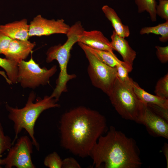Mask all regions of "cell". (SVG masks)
Returning a JSON list of instances; mask_svg holds the SVG:
<instances>
[{
	"label": "cell",
	"instance_id": "ac0fdd59",
	"mask_svg": "<svg viewBox=\"0 0 168 168\" xmlns=\"http://www.w3.org/2000/svg\"><path fill=\"white\" fill-rule=\"evenodd\" d=\"M140 33L142 35L149 34L160 35L159 40L162 42H166L168 40V20L155 26L143 27Z\"/></svg>",
	"mask_w": 168,
	"mask_h": 168
},
{
	"label": "cell",
	"instance_id": "d6a6232c",
	"mask_svg": "<svg viewBox=\"0 0 168 168\" xmlns=\"http://www.w3.org/2000/svg\"><path fill=\"white\" fill-rule=\"evenodd\" d=\"M0 104H1V103H0Z\"/></svg>",
	"mask_w": 168,
	"mask_h": 168
},
{
	"label": "cell",
	"instance_id": "d4e9b609",
	"mask_svg": "<svg viewBox=\"0 0 168 168\" xmlns=\"http://www.w3.org/2000/svg\"><path fill=\"white\" fill-rule=\"evenodd\" d=\"M156 12L162 19L168 20V0L159 1L156 7Z\"/></svg>",
	"mask_w": 168,
	"mask_h": 168
},
{
	"label": "cell",
	"instance_id": "30bf717a",
	"mask_svg": "<svg viewBox=\"0 0 168 168\" xmlns=\"http://www.w3.org/2000/svg\"><path fill=\"white\" fill-rule=\"evenodd\" d=\"M140 124L145 126L149 133L155 137L168 138V122L143 104Z\"/></svg>",
	"mask_w": 168,
	"mask_h": 168
},
{
	"label": "cell",
	"instance_id": "9a60e30c",
	"mask_svg": "<svg viewBox=\"0 0 168 168\" xmlns=\"http://www.w3.org/2000/svg\"><path fill=\"white\" fill-rule=\"evenodd\" d=\"M102 10L105 17L111 22L114 31L119 36L125 38L130 34L128 26L124 25L115 11L107 5L102 7Z\"/></svg>",
	"mask_w": 168,
	"mask_h": 168
},
{
	"label": "cell",
	"instance_id": "3957f363",
	"mask_svg": "<svg viewBox=\"0 0 168 168\" xmlns=\"http://www.w3.org/2000/svg\"><path fill=\"white\" fill-rule=\"evenodd\" d=\"M36 94L31 92L25 106L21 108L13 107L6 103L5 107L8 112V119L14 123L15 138L12 145L18 138V135L21 130L25 129L31 138L33 145L38 151L40 146L35 137L34 127L36 121L40 114L47 109L59 107L60 105L50 96H46L43 98L38 97L34 102Z\"/></svg>",
	"mask_w": 168,
	"mask_h": 168
},
{
	"label": "cell",
	"instance_id": "e0dca14e",
	"mask_svg": "<svg viewBox=\"0 0 168 168\" xmlns=\"http://www.w3.org/2000/svg\"><path fill=\"white\" fill-rule=\"evenodd\" d=\"M78 43L81 49L84 48L88 50L100 61L111 67H115L120 61L113 52L97 49L82 43Z\"/></svg>",
	"mask_w": 168,
	"mask_h": 168
},
{
	"label": "cell",
	"instance_id": "7402d4cb",
	"mask_svg": "<svg viewBox=\"0 0 168 168\" xmlns=\"http://www.w3.org/2000/svg\"><path fill=\"white\" fill-rule=\"evenodd\" d=\"M115 67L117 70V77L121 82H127L131 80L128 76V73L132 71V68L121 60Z\"/></svg>",
	"mask_w": 168,
	"mask_h": 168
},
{
	"label": "cell",
	"instance_id": "d6986e66",
	"mask_svg": "<svg viewBox=\"0 0 168 168\" xmlns=\"http://www.w3.org/2000/svg\"><path fill=\"white\" fill-rule=\"evenodd\" d=\"M18 64L13 60L0 58V67L5 70L8 79L12 84L17 83Z\"/></svg>",
	"mask_w": 168,
	"mask_h": 168
},
{
	"label": "cell",
	"instance_id": "8fae6325",
	"mask_svg": "<svg viewBox=\"0 0 168 168\" xmlns=\"http://www.w3.org/2000/svg\"><path fill=\"white\" fill-rule=\"evenodd\" d=\"M35 45V42H31L28 40L12 39L3 55L6 58L18 63L28 57Z\"/></svg>",
	"mask_w": 168,
	"mask_h": 168
},
{
	"label": "cell",
	"instance_id": "7a4b0ae2",
	"mask_svg": "<svg viewBox=\"0 0 168 168\" xmlns=\"http://www.w3.org/2000/svg\"><path fill=\"white\" fill-rule=\"evenodd\" d=\"M90 156L96 168H139L142 164L135 140L113 126L99 137Z\"/></svg>",
	"mask_w": 168,
	"mask_h": 168
},
{
	"label": "cell",
	"instance_id": "44dd1931",
	"mask_svg": "<svg viewBox=\"0 0 168 168\" xmlns=\"http://www.w3.org/2000/svg\"><path fill=\"white\" fill-rule=\"evenodd\" d=\"M154 93L160 97L168 99V73L160 78L155 86Z\"/></svg>",
	"mask_w": 168,
	"mask_h": 168
},
{
	"label": "cell",
	"instance_id": "277c9868",
	"mask_svg": "<svg viewBox=\"0 0 168 168\" xmlns=\"http://www.w3.org/2000/svg\"><path fill=\"white\" fill-rule=\"evenodd\" d=\"M133 80L122 82L117 77L114 84L107 95L111 104L124 119L140 124L143 103L135 94Z\"/></svg>",
	"mask_w": 168,
	"mask_h": 168
},
{
	"label": "cell",
	"instance_id": "7c38bea8",
	"mask_svg": "<svg viewBox=\"0 0 168 168\" xmlns=\"http://www.w3.org/2000/svg\"><path fill=\"white\" fill-rule=\"evenodd\" d=\"M78 43L100 50L113 52L110 42L103 33L98 30H84L79 38Z\"/></svg>",
	"mask_w": 168,
	"mask_h": 168
},
{
	"label": "cell",
	"instance_id": "8992f818",
	"mask_svg": "<svg viewBox=\"0 0 168 168\" xmlns=\"http://www.w3.org/2000/svg\"><path fill=\"white\" fill-rule=\"evenodd\" d=\"M17 83L23 88L34 89L49 83L50 78L57 71L54 65L48 69L41 68L31 57L28 61L22 60L18 64Z\"/></svg>",
	"mask_w": 168,
	"mask_h": 168
},
{
	"label": "cell",
	"instance_id": "4316f807",
	"mask_svg": "<svg viewBox=\"0 0 168 168\" xmlns=\"http://www.w3.org/2000/svg\"><path fill=\"white\" fill-rule=\"evenodd\" d=\"M147 105L156 114L168 122V109L154 105L147 104Z\"/></svg>",
	"mask_w": 168,
	"mask_h": 168
},
{
	"label": "cell",
	"instance_id": "ffe728a7",
	"mask_svg": "<svg viewBox=\"0 0 168 168\" xmlns=\"http://www.w3.org/2000/svg\"><path fill=\"white\" fill-rule=\"evenodd\" d=\"M139 13L146 11L150 16L152 21H156L157 15L156 7L157 5L156 0H135Z\"/></svg>",
	"mask_w": 168,
	"mask_h": 168
},
{
	"label": "cell",
	"instance_id": "4dcf8cb0",
	"mask_svg": "<svg viewBox=\"0 0 168 168\" xmlns=\"http://www.w3.org/2000/svg\"><path fill=\"white\" fill-rule=\"evenodd\" d=\"M0 74H1L4 77L6 76V75L4 72L0 71Z\"/></svg>",
	"mask_w": 168,
	"mask_h": 168
},
{
	"label": "cell",
	"instance_id": "5b68a950",
	"mask_svg": "<svg viewBox=\"0 0 168 168\" xmlns=\"http://www.w3.org/2000/svg\"><path fill=\"white\" fill-rule=\"evenodd\" d=\"M67 39L63 44H59L50 47L46 53V62L50 63L57 60L59 64L60 71L56 82V86L50 96L57 102L62 94L68 91V82L76 77L75 74H69L67 72L68 64L69 60L70 51L74 44L78 42L79 34L77 31L71 30L66 34Z\"/></svg>",
	"mask_w": 168,
	"mask_h": 168
},
{
	"label": "cell",
	"instance_id": "f1b7e54d",
	"mask_svg": "<svg viewBox=\"0 0 168 168\" xmlns=\"http://www.w3.org/2000/svg\"><path fill=\"white\" fill-rule=\"evenodd\" d=\"M81 167V166L78 162L73 158H67L62 160V168H80Z\"/></svg>",
	"mask_w": 168,
	"mask_h": 168
},
{
	"label": "cell",
	"instance_id": "ba28073f",
	"mask_svg": "<svg viewBox=\"0 0 168 168\" xmlns=\"http://www.w3.org/2000/svg\"><path fill=\"white\" fill-rule=\"evenodd\" d=\"M16 141L9 150L6 157L2 159V166H4L6 168H35L31 158L33 145L32 140L27 136H23Z\"/></svg>",
	"mask_w": 168,
	"mask_h": 168
},
{
	"label": "cell",
	"instance_id": "2e32d148",
	"mask_svg": "<svg viewBox=\"0 0 168 168\" xmlns=\"http://www.w3.org/2000/svg\"><path fill=\"white\" fill-rule=\"evenodd\" d=\"M133 86L135 94L142 103L154 105L168 109V99L148 93L142 88L137 82L133 81Z\"/></svg>",
	"mask_w": 168,
	"mask_h": 168
},
{
	"label": "cell",
	"instance_id": "4fadbf2b",
	"mask_svg": "<svg viewBox=\"0 0 168 168\" xmlns=\"http://www.w3.org/2000/svg\"><path fill=\"white\" fill-rule=\"evenodd\" d=\"M29 26L26 19L0 24V32L11 39L28 40Z\"/></svg>",
	"mask_w": 168,
	"mask_h": 168
},
{
	"label": "cell",
	"instance_id": "1f68e13d",
	"mask_svg": "<svg viewBox=\"0 0 168 168\" xmlns=\"http://www.w3.org/2000/svg\"><path fill=\"white\" fill-rule=\"evenodd\" d=\"M159 0V1H160V0Z\"/></svg>",
	"mask_w": 168,
	"mask_h": 168
},
{
	"label": "cell",
	"instance_id": "9c48e42d",
	"mask_svg": "<svg viewBox=\"0 0 168 168\" xmlns=\"http://www.w3.org/2000/svg\"><path fill=\"white\" fill-rule=\"evenodd\" d=\"M29 37L49 35L54 34L66 35L70 26L62 19L49 20L38 15L30 21Z\"/></svg>",
	"mask_w": 168,
	"mask_h": 168
},
{
	"label": "cell",
	"instance_id": "cb8c5ba5",
	"mask_svg": "<svg viewBox=\"0 0 168 168\" xmlns=\"http://www.w3.org/2000/svg\"><path fill=\"white\" fill-rule=\"evenodd\" d=\"M44 164L45 166L49 168H61L62 160L57 153L54 152L45 157Z\"/></svg>",
	"mask_w": 168,
	"mask_h": 168
},
{
	"label": "cell",
	"instance_id": "484cf974",
	"mask_svg": "<svg viewBox=\"0 0 168 168\" xmlns=\"http://www.w3.org/2000/svg\"><path fill=\"white\" fill-rule=\"evenodd\" d=\"M156 49V54L160 61L162 63H167L168 61V46L161 47L155 46Z\"/></svg>",
	"mask_w": 168,
	"mask_h": 168
},
{
	"label": "cell",
	"instance_id": "83f0119b",
	"mask_svg": "<svg viewBox=\"0 0 168 168\" xmlns=\"http://www.w3.org/2000/svg\"><path fill=\"white\" fill-rule=\"evenodd\" d=\"M11 39L0 32V54H4L7 50Z\"/></svg>",
	"mask_w": 168,
	"mask_h": 168
},
{
	"label": "cell",
	"instance_id": "5bb4252c",
	"mask_svg": "<svg viewBox=\"0 0 168 168\" xmlns=\"http://www.w3.org/2000/svg\"><path fill=\"white\" fill-rule=\"evenodd\" d=\"M111 45L113 50L118 52L121 56L126 64L133 69V62L136 56V52L130 46L128 41L118 35L114 30L111 36Z\"/></svg>",
	"mask_w": 168,
	"mask_h": 168
},
{
	"label": "cell",
	"instance_id": "603a6c76",
	"mask_svg": "<svg viewBox=\"0 0 168 168\" xmlns=\"http://www.w3.org/2000/svg\"><path fill=\"white\" fill-rule=\"evenodd\" d=\"M12 141L8 135H5L1 123L0 121V168L2 155L6 151L9 150L12 145Z\"/></svg>",
	"mask_w": 168,
	"mask_h": 168
},
{
	"label": "cell",
	"instance_id": "f546056e",
	"mask_svg": "<svg viewBox=\"0 0 168 168\" xmlns=\"http://www.w3.org/2000/svg\"><path fill=\"white\" fill-rule=\"evenodd\" d=\"M163 152L165 155L167 167H168V145L165 143L164 144L163 148Z\"/></svg>",
	"mask_w": 168,
	"mask_h": 168
},
{
	"label": "cell",
	"instance_id": "52a82bcc",
	"mask_svg": "<svg viewBox=\"0 0 168 168\" xmlns=\"http://www.w3.org/2000/svg\"><path fill=\"white\" fill-rule=\"evenodd\" d=\"M82 49L89 62L87 72L92 85L108 95L117 78L116 67H112L106 64L88 50Z\"/></svg>",
	"mask_w": 168,
	"mask_h": 168
},
{
	"label": "cell",
	"instance_id": "6da1fadb",
	"mask_svg": "<svg viewBox=\"0 0 168 168\" xmlns=\"http://www.w3.org/2000/svg\"><path fill=\"white\" fill-rule=\"evenodd\" d=\"M60 124L61 145L82 158L90 156L98 138L107 129L104 115L82 106L65 113Z\"/></svg>",
	"mask_w": 168,
	"mask_h": 168
}]
</instances>
